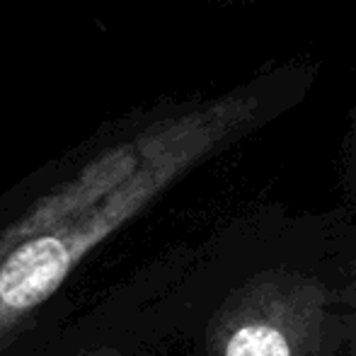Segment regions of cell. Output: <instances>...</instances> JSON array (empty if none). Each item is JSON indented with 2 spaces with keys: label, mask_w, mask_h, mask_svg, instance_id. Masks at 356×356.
Segmentation results:
<instances>
[{
  "label": "cell",
  "mask_w": 356,
  "mask_h": 356,
  "mask_svg": "<svg viewBox=\"0 0 356 356\" xmlns=\"http://www.w3.org/2000/svg\"><path fill=\"white\" fill-rule=\"evenodd\" d=\"M300 80L298 73H272L194 112L153 124L134 141L97 155L3 230L0 347L61 289L92 248L194 165L257 129L282 99H293Z\"/></svg>",
  "instance_id": "6da1fadb"
},
{
  "label": "cell",
  "mask_w": 356,
  "mask_h": 356,
  "mask_svg": "<svg viewBox=\"0 0 356 356\" xmlns=\"http://www.w3.org/2000/svg\"><path fill=\"white\" fill-rule=\"evenodd\" d=\"M325 298L318 284L286 272L243 286L220 310L213 356H318Z\"/></svg>",
  "instance_id": "7a4b0ae2"
},
{
  "label": "cell",
  "mask_w": 356,
  "mask_h": 356,
  "mask_svg": "<svg viewBox=\"0 0 356 356\" xmlns=\"http://www.w3.org/2000/svg\"><path fill=\"white\" fill-rule=\"evenodd\" d=\"M349 179L356 187V136H354V153H352V163H349Z\"/></svg>",
  "instance_id": "3957f363"
},
{
  "label": "cell",
  "mask_w": 356,
  "mask_h": 356,
  "mask_svg": "<svg viewBox=\"0 0 356 356\" xmlns=\"http://www.w3.org/2000/svg\"><path fill=\"white\" fill-rule=\"evenodd\" d=\"M354 136H356V119H354Z\"/></svg>",
  "instance_id": "277c9868"
},
{
  "label": "cell",
  "mask_w": 356,
  "mask_h": 356,
  "mask_svg": "<svg viewBox=\"0 0 356 356\" xmlns=\"http://www.w3.org/2000/svg\"><path fill=\"white\" fill-rule=\"evenodd\" d=\"M354 347H356V337H354Z\"/></svg>",
  "instance_id": "5b68a950"
}]
</instances>
